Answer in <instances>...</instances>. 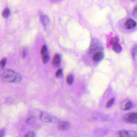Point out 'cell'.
<instances>
[{
  "label": "cell",
  "instance_id": "1",
  "mask_svg": "<svg viewBox=\"0 0 137 137\" xmlns=\"http://www.w3.org/2000/svg\"><path fill=\"white\" fill-rule=\"evenodd\" d=\"M2 78L3 81L7 82H18L22 79L19 75L11 70H5L2 74Z\"/></svg>",
  "mask_w": 137,
  "mask_h": 137
},
{
  "label": "cell",
  "instance_id": "2",
  "mask_svg": "<svg viewBox=\"0 0 137 137\" xmlns=\"http://www.w3.org/2000/svg\"><path fill=\"white\" fill-rule=\"evenodd\" d=\"M123 120L130 123H137V113H129L124 115Z\"/></svg>",
  "mask_w": 137,
  "mask_h": 137
},
{
  "label": "cell",
  "instance_id": "3",
  "mask_svg": "<svg viewBox=\"0 0 137 137\" xmlns=\"http://www.w3.org/2000/svg\"><path fill=\"white\" fill-rule=\"evenodd\" d=\"M40 119L44 122H51L53 121V117L47 112L41 113Z\"/></svg>",
  "mask_w": 137,
  "mask_h": 137
},
{
  "label": "cell",
  "instance_id": "4",
  "mask_svg": "<svg viewBox=\"0 0 137 137\" xmlns=\"http://www.w3.org/2000/svg\"><path fill=\"white\" fill-rule=\"evenodd\" d=\"M121 106L123 110H129L130 109H131L133 107V104L130 101L125 100L123 101L121 103Z\"/></svg>",
  "mask_w": 137,
  "mask_h": 137
},
{
  "label": "cell",
  "instance_id": "5",
  "mask_svg": "<svg viewBox=\"0 0 137 137\" xmlns=\"http://www.w3.org/2000/svg\"><path fill=\"white\" fill-rule=\"evenodd\" d=\"M70 124L67 122H62L58 125V128L59 130H67L70 128Z\"/></svg>",
  "mask_w": 137,
  "mask_h": 137
},
{
  "label": "cell",
  "instance_id": "6",
  "mask_svg": "<svg viewBox=\"0 0 137 137\" xmlns=\"http://www.w3.org/2000/svg\"><path fill=\"white\" fill-rule=\"evenodd\" d=\"M136 25V22L133 20V19H128L125 24V27L128 29H132V28H133L134 27H135Z\"/></svg>",
  "mask_w": 137,
  "mask_h": 137
},
{
  "label": "cell",
  "instance_id": "7",
  "mask_svg": "<svg viewBox=\"0 0 137 137\" xmlns=\"http://www.w3.org/2000/svg\"><path fill=\"white\" fill-rule=\"evenodd\" d=\"M103 57V54L102 52H97L93 55V59L94 62H99Z\"/></svg>",
  "mask_w": 137,
  "mask_h": 137
},
{
  "label": "cell",
  "instance_id": "8",
  "mask_svg": "<svg viewBox=\"0 0 137 137\" xmlns=\"http://www.w3.org/2000/svg\"><path fill=\"white\" fill-rule=\"evenodd\" d=\"M61 59L60 56L58 54H56L54 57L53 61H52V64L54 67H57L60 64Z\"/></svg>",
  "mask_w": 137,
  "mask_h": 137
},
{
  "label": "cell",
  "instance_id": "9",
  "mask_svg": "<svg viewBox=\"0 0 137 137\" xmlns=\"http://www.w3.org/2000/svg\"><path fill=\"white\" fill-rule=\"evenodd\" d=\"M40 20L41 22L45 26H47L49 24V19L48 16L46 15H42L40 17Z\"/></svg>",
  "mask_w": 137,
  "mask_h": 137
},
{
  "label": "cell",
  "instance_id": "10",
  "mask_svg": "<svg viewBox=\"0 0 137 137\" xmlns=\"http://www.w3.org/2000/svg\"><path fill=\"white\" fill-rule=\"evenodd\" d=\"M118 135L120 137H129V131H120L118 132Z\"/></svg>",
  "mask_w": 137,
  "mask_h": 137
},
{
  "label": "cell",
  "instance_id": "11",
  "mask_svg": "<svg viewBox=\"0 0 137 137\" xmlns=\"http://www.w3.org/2000/svg\"><path fill=\"white\" fill-rule=\"evenodd\" d=\"M113 49H114V50L115 52L119 53L122 51V47L120 45L115 44L114 45H113Z\"/></svg>",
  "mask_w": 137,
  "mask_h": 137
},
{
  "label": "cell",
  "instance_id": "12",
  "mask_svg": "<svg viewBox=\"0 0 137 137\" xmlns=\"http://www.w3.org/2000/svg\"><path fill=\"white\" fill-rule=\"evenodd\" d=\"M10 15V10L8 8H6L5 9L2 13V16L5 18H7L8 17V16Z\"/></svg>",
  "mask_w": 137,
  "mask_h": 137
},
{
  "label": "cell",
  "instance_id": "13",
  "mask_svg": "<svg viewBox=\"0 0 137 137\" xmlns=\"http://www.w3.org/2000/svg\"><path fill=\"white\" fill-rule=\"evenodd\" d=\"M132 56L135 61H137V47H134L132 49Z\"/></svg>",
  "mask_w": 137,
  "mask_h": 137
},
{
  "label": "cell",
  "instance_id": "14",
  "mask_svg": "<svg viewBox=\"0 0 137 137\" xmlns=\"http://www.w3.org/2000/svg\"><path fill=\"white\" fill-rule=\"evenodd\" d=\"M47 54V48L46 47V46L44 45L43 47L42 48H41V54L42 56H44Z\"/></svg>",
  "mask_w": 137,
  "mask_h": 137
},
{
  "label": "cell",
  "instance_id": "15",
  "mask_svg": "<svg viewBox=\"0 0 137 137\" xmlns=\"http://www.w3.org/2000/svg\"><path fill=\"white\" fill-rule=\"evenodd\" d=\"M73 78L72 76L69 75V76H68L67 78V82L68 84H69V85L72 84V82H73Z\"/></svg>",
  "mask_w": 137,
  "mask_h": 137
},
{
  "label": "cell",
  "instance_id": "16",
  "mask_svg": "<svg viewBox=\"0 0 137 137\" xmlns=\"http://www.w3.org/2000/svg\"><path fill=\"white\" fill-rule=\"evenodd\" d=\"M49 59V56L48 54L43 56V60L45 63H47L48 62Z\"/></svg>",
  "mask_w": 137,
  "mask_h": 137
},
{
  "label": "cell",
  "instance_id": "17",
  "mask_svg": "<svg viewBox=\"0 0 137 137\" xmlns=\"http://www.w3.org/2000/svg\"><path fill=\"white\" fill-rule=\"evenodd\" d=\"M24 137H35V134L34 132L32 131H31L28 132L25 134Z\"/></svg>",
  "mask_w": 137,
  "mask_h": 137
},
{
  "label": "cell",
  "instance_id": "18",
  "mask_svg": "<svg viewBox=\"0 0 137 137\" xmlns=\"http://www.w3.org/2000/svg\"><path fill=\"white\" fill-rule=\"evenodd\" d=\"M114 101H115V99H114V98L111 99L108 101V103H107L106 107H107V108H109V107H111L113 104H114Z\"/></svg>",
  "mask_w": 137,
  "mask_h": 137
},
{
  "label": "cell",
  "instance_id": "19",
  "mask_svg": "<svg viewBox=\"0 0 137 137\" xmlns=\"http://www.w3.org/2000/svg\"><path fill=\"white\" fill-rule=\"evenodd\" d=\"M129 137H137V132L133 131H129Z\"/></svg>",
  "mask_w": 137,
  "mask_h": 137
},
{
  "label": "cell",
  "instance_id": "20",
  "mask_svg": "<svg viewBox=\"0 0 137 137\" xmlns=\"http://www.w3.org/2000/svg\"><path fill=\"white\" fill-rule=\"evenodd\" d=\"M119 41V39L117 37H115V38H113L111 40V44L113 45H114L115 44H117L118 42Z\"/></svg>",
  "mask_w": 137,
  "mask_h": 137
},
{
  "label": "cell",
  "instance_id": "21",
  "mask_svg": "<svg viewBox=\"0 0 137 137\" xmlns=\"http://www.w3.org/2000/svg\"><path fill=\"white\" fill-rule=\"evenodd\" d=\"M6 62H7V59L6 58H3L1 60V68H3L4 67V66L6 64Z\"/></svg>",
  "mask_w": 137,
  "mask_h": 137
},
{
  "label": "cell",
  "instance_id": "22",
  "mask_svg": "<svg viewBox=\"0 0 137 137\" xmlns=\"http://www.w3.org/2000/svg\"><path fill=\"white\" fill-rule=\"evenodd\" d=\"M62 75V69H59L56 73V76L57 78H59V77H61Z\"/></svg>",
  "mask_w": 137,
  "mask_h": 137
},
{
  "label": "cell",
  "instance_id": "23",
  "mask_svg": "<svg viewBox=\"0 0 137 137\" xmlns=\"http://www.w3.org/2000/svg\"><path fill=\"white\" fill-rule=\"evenodd\" d=\"M133 16L135 18H137V6L134 9L133 11Z\"/></svg>",
  "mask_w": 137,
  "mask_h": 137
},
{
  "label": "cell",
  "instance_id": "24",
  "mask_svg": "<svg viewBox=\"0 0 137 137\" xmlns=\"http://www.w3.org/2000/svg\"><path fill=\"white\" fill-rule=\"evenodd\" d=\"M26 54H27V49H24L23 50V57H25L26 56Z\"/></svg>",
  "mask_w": 137,
  "mask_h": 137
},
{
  "label": "cell",
  "instance_id": "25",
  "mask_svg": "<svg viewBox=\"0 0 137 137\" xmlns=\"http://www.w3.org/2000/svg\"><path fill=\"white\" fill-rule=\"evenodd\" d=\"M4 135V130L2 129L1 130V137H3Z\"/></svg>",
  "mask_w": 137,
  "mask_h": 137
},
{
  "label": "cell",
  "instance_id": "26",
  "mask_svg": "<svg viewBox=\"0 0 137 137\" xmlns=\"http://www.w3.org/2000/svg\"><path fill=\"white\" fill-rule=\"evenodd\" d=\"M132 1H133V0H132Z\"/></svg>",
  "mask_w": 137,
  "mask_h": 137
}]
</instances>
